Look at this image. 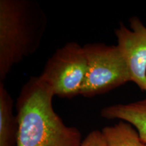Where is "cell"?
<instances>
[{"mask_svg": "<svg viewBox=\"0 0 146 146\" xmlns=\"http://www.w3.org/2000/svg\"><path fill=\"white\" fill-rule=\"evenodd\" d=\"M54 95L39 76L23 85L16 101V146H80L81 134L68 127L55 112Z\"/></svg>", "mask_w": 146, "mask_h": 146, "instance_id": "cell-1", "label": "cell"}, {"mask_svg": "<svg viewBox=\"0 0 146 146\" xmlns=\"http://www.w3.org/2000/svg\"><path fill=\"white\" fill-rule=\"evenodd\" d=\"M47 17L35 0H0V81L14 65L35 54L47 27Z\"/></svg>", "mask_w": 146, "mask_h": 146, "instance_id": "cell-2", "label": "cell"}, {"mask_svg": "<svg viewBox=\"0 0 146 146\" xmlns=\"http://www.w3.org/2000/svg\"><path fill=\"white\" fill-rule=\"evenodd\" d=\"M83 47L87 69L80 96L92 98L131 81L127 63L117 45L96 43Z\"/></svg>", "mask_w": 146, "mask_h": 146, "instance_id": "cell-3", "label": "cell"}, {"mask_svg": "<svg viewBox=\"0 0 146 146\" xmlns=\"http://www.w3.org/2000/svg\"><path fill=\"white\" fill-rule=\"evenodd\" d=\"M87 69L84 47L74 41L58 48L47 60L39 77L54 96L72 98L80 96Z\"/></svg>", "mask_w": 146, "mask_h": 146, "instance_id": "cell-4", "label": "cell"}, {"mask_svg": "<svg viewBox=\"0 0 146 146\" xmlns=\"http://www.w3.org/2000/svg\"><path fill=\"white\" fill-rule=\"evenodd\" d=\"M130 29L123 24L115 29L117 46L130 72L131 81L146 92V26L139 18L130 19Z\"/></svg>", "mask_w": 146, "mask_h": 146, "instance_id": "cell-5", "label": "cell"}, {"mask_svg": "<svg viewBox=\"0 0 146 146\" xmlns=\"http://www.w3.org/2000/svg\"><path fill=\"white\" fill-rule=\"evenodd\" d=\"M100 114L107 119H120L136 128L140 137L146 143V98L133 103L106 106Z\"/></svg>", "mask_w": 146, "mask_h": 146, "instance_id": "cell-6", "label": "cell"}, {"mask_svg": "<svg viewBox=\"0 0 146 146\" xmlns=\"http://www.w3.org/2000/svg\"><path fill=\"white\" fill-rule=\"evenodd\" d=\"M13 100L0 83V146L16 145L17 119L13 114Z\"/></svg>", "mask_w": 146, "mask_h": 146, "instance_id": "cell-7", "label": "cell"}, {"mask_svg": "<svg viewBox=\"0 0 146 146\" xmlns=\"http://www.w3.org/2000/svg\"><path fill=\"white\" fill-rule=\"evenodd\" d=\"M102 132L108 146H146L137 131L123 120L113 126L105 127Z\"/></svg>", "mask_w": 146, "mask_h": 146, "instance_id": "cell-8", "label": "cell"}, {"mask_svg": "<svg viewBox=\"0 0 146 146\" xmlns=\"http://www.w3.org/2000/svg\"><path fill=\"white\" fill-rule=\"evenodd\" d=\"M80 146H108L102 132L98 130L91 131L82 141Z\"/></svg>", "mask_w": 146, "mask_h": 146, "instance_id": "cell-9", "label": "cell"}]
</instances>
